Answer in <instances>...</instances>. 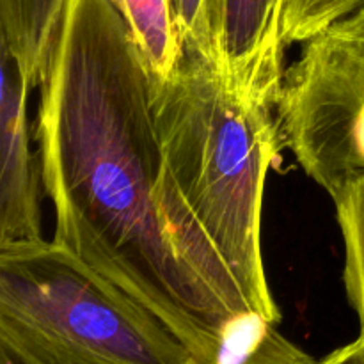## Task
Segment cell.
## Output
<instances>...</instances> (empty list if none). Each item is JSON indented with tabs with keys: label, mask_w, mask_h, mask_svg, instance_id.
<instances>
[{
	"label": "cell",
	"mask_w": 364,
	"mask_h": 364,
	"mask_svg": "<svg viewBox=\"0 0 364 364\" xmlns=\"http://www.w3.org/2000/svg\"><path fill=\"white\" fill-rule=\"evenodd\" d=\"M36 142L53 242L212 364L235 315L181 262L164 226L151 78L110 0H68L39 82Z\"/></svg>",
	"instance_id": "1"
},
{
	"label": "cell",
	"mask_w": 364,
	"mask_h": 364,
	"mask_svg": "<svg viewBox=\"0 0 364 364\" xmlns=\"http://www.w3.org/2000/svg\"><path fill=\"white\" fill-rule=\"evenodd\" d=\"M151 102L156 199L174 251L233 315L279 323L262 255L267 176L283 148L277 117L233 96L215 64L188 46L169 77L151 78Z\"/></svg>",
	"instance_id": "2"
},
{
	"label": "cell",
	"mask_w": 364,
	"mask_h": 364,
	"mask_svg": "<svg viewBox=\"0 0 364 364\" xmlns=\"http://www.w3.org/2000/svg\"><path fill=\"white\" fill-rule=\"evenodd\" d=\"M0 364H199L144 304L55 242L0 245Z\"/></svg>",
	"instance_id": "3"
},
{
	"label": "cell",
	"mask_w": 364,
	"mask_h": 364,
	"mask_svg": "<svg viewBox=\"0 0 364 364\" xmlns=\"http://www.w3.org/2000/svg\"><path fill=\"white\" fill-rule=\"evenodd\" d=\"M276 117L283 148L331 199L364 174V7L304 43Z\"/></svg>",
	"instance_id": "4"
},
{
	"label": "cell",
	"mask_w": 364,
	"mask_h": 364,
	"mask_svg": "<svg viewBox=\"0 0 364 364\" xmlns=\"http://www.w3.org/2000/svg\"><path fill=\"white\" fill-rule=\"evenodd\" d=\"M0 245L43 240V169L32 149L28 91L32 84L0 43Z\"/></svg>",
	"instance_id": "5"
},
{
	"label": "cell",
	"mask_w": 364,
	"mask_h": 364,
	"mask_svg": "<svg viewBox=\"0 0 364 364\" xmlns=\"http://www.w3.org/2000/svg\"><path fill=\"white\" fill-rule=\"evenodd\" d=\"M281 0H220L215 66L233 96L276 109L284 70Z\"/></svg>",
	"instance_id": "6"
},
{
	"label": "cell",
	"mask_w": 364,
	"mask_h": 364,
	"mask_svg": "<svg viewBox=\"0 0 364 364\" xmlns=\"http://www.w3.org/2000/svg\"><path fill=\"white\" fill-rule=\"evenodd\" d=\"M68 0H0V43L32 85L46 71Z\"/></svg>",
	"instance_id": "7"
},
{
	"label": "cell",
	"mask_w": 364,
	"mask_h": 364,
	"mask_svg": "<svg viewBox=\"0 0 364 364\" xmlns=\"http://www.w3.org/2000/svg\"><path fill=\"white\" fill-rule=\"evenodd\" d=\"M318 359L288 340L277 323L255 311L226 323L212 364H318Z\"/></svg>",
	"instance_id": "8"
},
{
	"label": "cell",
	"mask_w": 364,
	"mask_h": 364,
	"mask_svg": "<svg viewBox=\"0 0 364 364\" xmlns=\"http://www.w3.org/2000/svg\"><path fill=\"white\" fill-rule=\"evenodd\" d=\"M127 21L149 77L167 78L176 68L183 43L173 11V0H110Z\"/></svg>",
	"instance_id": "9"
},
{
	"label": "cell",
	"mask_w": 364,
	"mask_h": 364,
	"mask_svg": "<svg viewBox=\"0 0 364 364\" xmlns=\"http://www.w3.org/2000/svg\"><path fill=\"white\" fill-rule=\"evenodd\" d=\"M333 203L345 244V291L364 336V174L348 181Z\"/></svg>",
	"instance_id": "10"
},
{
	"label": "cell",
	"mask_w": 364,
	"mask_h": 364,
	"mask_svg": "<svg viewBox=\"0 0 364 364\" xmlns=\"http://www.w3.org/2000/svg\"><path fill=\"white\" fill-rule=\"evenodd\" d=\"M364 7V0H281L284 46L308 43Z\"/></svg>",
	"instance_id": "11"
},
{
	"label": "cell",
	"mask_w": 364,
	"mask_h": 364,
	"mask_svg": "<svg viewBox=\"0 0 364 364\" xmlns=\"http://www.w3.org/2000/svg\"><path fill=\"white\" fill-rule=\"evenodd\" d=\"M220 0H173L174 18L183 46L201 52L215 64V39Z\"/></svg>",
	"instance_id": "12"
},
{
	"label": "cell",
	"mask_w": 364,
	"mask_h": 364,
	"mask_svg": "<svg viewBox=\"0 0 364 364\" xmlns=\"http://www.w3.org/2000/svg\"><path fill=\"white\" fill-rule=\"evenodd\" d=\"M318 364H364V336L359 334L352 343L336 348Z\"/></svg>",
	"instance_id": "13"
}]
</instances>
